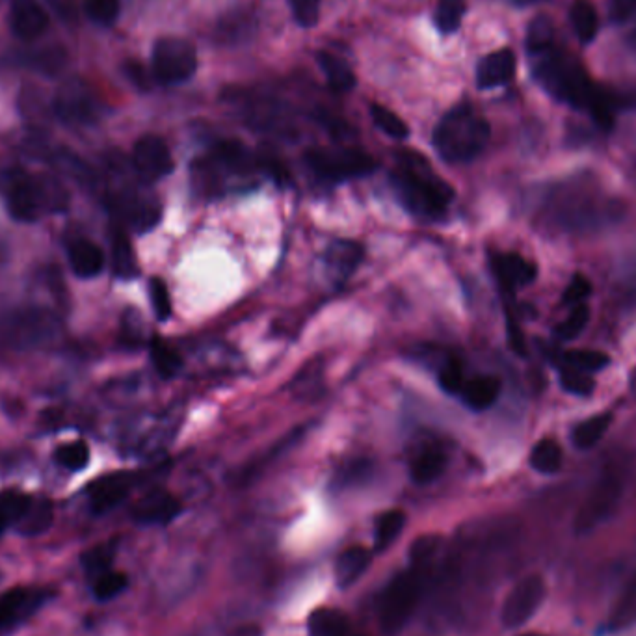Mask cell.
<instances>
[{
    "label": "cell",
    "instance_id": "obj_43",
    "mask_svg": "<svg viewBox=\"0 0 636 636\" xmlns=\"http://www.w3.org/2000/svg\"><path fill=\"white\" fill-rule=\"evenodd\" d=\"M588 320H590V307L586 304H577L571 309L570 317L566 318L562 324H558L555 333L560 339L570 341L583 333Z\"/></svg>",
    "mask_w": 636,
    "mask_h": 636
},
{
    "label": "cell",
    "instance_id": "obj_33",
    "mask_svg": "<svg viewBox=\"0 0 636 636\" xmlns=\"http://www.w3.org/2000/svg\"><path fill=\"white\" fill-rule=\"evenodd\" d=\"M30 499V495L19 490H6L0 493V534L19 523L30 504Z\"/></svg>",
    "mask_w": 636,
    "mask_h": 636
},
{
    "label": "cell",
    "instance_id": "obj_44",
    "mask_svg": "<svg viewBox=\"0 0 636 636\" xmlns=\"http://www.w3.org/2000/svg\"><path fill=\"white\" fill-rule=\"evenodd\" d=\"M121 0H86V14L97 25H112L120 15Z\"/></svg>",
    "mask_w": 636,
    "mask_h": 636
},
{
    "label": "cell",
    "instance_id": "obj_22",
    "mask_svg": "<svg viewBox=\"0 0 636 636\" xmlns=\"http://www.w3.org/2000/svg\"><path fill=\"white\" fill-rule=\"evenodd\" d=\"M54 521V506L49 499L38 497L30 499V504L25 510L19 523L15 525L21 536H41L51 529Z\"/></svg>",
    "mask_w": 636,
    "mask_h": 636
},
{
    "label": "cell",
    "instance_id": "obj_27",
    "mask_svg": "<svg viewBox=\"0 0 636 636\" xmlns=\"http://www.w3.org/2000/svg\"><path fill=\"white\" fill-rule=\"evenodd\" d=\"M112 270L120 279H133L138 274L133 244L121 229L112 235Z\"/></svg>",
    "mask_w": 636,
    "mask_h": 636
},
{
    "label": "cell",
    "instance_id": "obj_9",
    "mask_svg": "<svg viewBox=\"0 0 636 636\" xmlns=\"http://www.w3.org/2000/svg\"><path fill=\"white\" fill-rule=\"evenodd\" d=\"M547 586L538 573H530L508 592L501 610V622L506 629H519L538 612L544 603Z\"/></svg>",
    "mask_w": 636,
    "mask_h": 636
},
{
    "label": "cell",
    "instance_id": "obj_16",
    "mask_svg": "<svg viewBox=\"0 0 636 636\" xmlns=\"http://www.w3.org/2000/svg\"><path fill=\"white\" fill-rule=\"evenodd\" d=\"M133 488V478L125 473L99 478L90 486V504L95 514H105L125 501Z\"/></svg>",
    "mask_w": 636,
    "mask_h": 636
},
{
    "label": "cell",
    "instance_id": "obj_30",
    "mask_svg": "<svg viewBox=\"0 0 636 636\" xmlns=\"http://www.w3.org/2000/svg\"><path fill=\"white\" fill-rule=\"evenodd\" d=\"M562 449L555 439H540L530 452V465L542 475H555L562 467Z\"/></svg>",
    "mask_w": 636,
    "mask_h": 636
},
{
    "label": "cell",
    "instance_id": "obj_1",
    "mask_svg": "<svg viewBox=\"0 0 636 636\" xmlns=\"http://www.w3.org/2000/svg\"><path fill=\"white\" fill-rule=\"evenodd\" d=\"M490 123L469 105L452 108L434 131V147L449 164H465L477 159L490 142Z\"/></svg>",
    "mask_w": 636,
    "mask_h": 636
},
{
    "label": "cell",
    "instance_id": "obj_2",
    "mask_svg": "<svg viewBox=\"0 0 636 636\" xmlns=\"http://www.w3.org/2000/svg\"><path fill=\"white\" fill-rule=\"evenodd\" d=\"M532 60H534V67H532L534 77L547 92L558 101L588 110V106L597 93V88L594 82L588 79L581 64H577L570 56L560 53L555 47L547 53L532 56Z\"/></svg>",
    "mask_w": 636,
    "mask_h": 636
},
{
    "label": "cell",
    "instance_id": "obj_49",
    "mask_svg": "<svg viewBox=\"0 0 636 636\" xmlns=\"http://www.w3.org/2000/svg\"><path fill=\"white\" fill-rule=\"evenodd\" d=\"M609 14L614 23L636 21V0H609Z\"/></svg>",
    "mask_w": 636,
    "mask_h": 636
},
{
    "label": "cell",
    "instance_id": "obj_14",
    "mask_svg": "<svg viewBox=\"0 0 636 636\" xmlns=\"http://www.w3.org/2000/svg\"><path fill=\"white\" fill-rule=\"evenodd\" d=\"M10 23L19 40H38L49 27V15L38 0H12Z\"/></svg>",
    "mask_w": 636,
    "mask_h": 636
},
{
    "label": "cell",
    "instance_id": "obj_28",
    "mask_svg": "<svg viewBox=\"0 0 636 636\" xmlns=\"http://www.w3.org/2000/svg\"><path fill=\"white\" fill-rule=\"evenodd\" d=\"M317 60L333 92H350L356 86V75L352 73V69L346 66L343 60H339L333 54L324 53V51L317 54Z\"/></svg>",
    "mask_w": 636,
    "mask_h": 636
},
{
    "label": "cell",
    "instance_id": "obj_13",
    "mask_svg": "<svg viewBox=\"0 0 636 636\" xmlns=\"http://www.w3.org/2000/svg\"><path fill=\"white\" fill-rule=\"evenodd\" d=\"M183 512V504L170 491L153 490L134 504V521L144 525H166Z\"/></svg>",
    "mask_w": 636,
    "mask_h": 636
},
{
    "label": "cell",
    "instance_id": "obj_11",
    "mask_svg": "<svg viewBox=\"0 0 636 636\" xmlns=\"http://www.w3.org/2000/svg\"><path fill=\"white\" fill-rule=\"evenodd\" d=\"M47 599L43 588L15 586L0 596V631L25 622Z\"/></svg>",
    "mask_w": 636,
    "mask_h": 636
},
{
    "label": "cell",
    "instance_id": "obj_21",
    "mask_svg": "<svg viewBox=\"0 0 636 636\" xmlns=\"http://www.w3.org/2000/svg\"><path fill=\"white\" fill-rule=\"evenodd\" d=\"M449 464V456L438 447H424L413 456L410 475L415 484H432L438 480Z\"/></svg>",
    "mask_w": 636,
    "mask_h": 636
},
{
    "label": "cell",
    "instance_id": "obj_5",
    "mask_svg": "<svg viewBox=\"0 0 636 636\" xmlns=\"http://www.w3.org/2000/svg\"><path fill=\"white\" fill-rule=\"evenodd\" d=\"M66 203V192L60 186L30 175L15 177L8 192V207L19 222H34L43 212L62 211Z\"/></svg>",
    "mask_w": 636,
    "mask_h": 636
},
{
    "label": "cell",
    "instance_id": "obj_32",
    "mask_svg": "<svg viewBox=\"0 0 636 636\" xmlns=\"http://www.w3.org/2000/svg\"><path fill=\"white\" fill-rule=\"evenodd\" d=\"M555 47V27L545 15H538L530 21L527 30V51L530 56L547 53Z\"/></svg>",
    "mask_w": 636,
    "mask_h": 636
},
{
    "label": "cell",
    "instance_id": "obj_25",
    "mask_svg": "<svg viewBox=\"0 0 636 636\" xmlns=\"http://www.w3.org/2000/svg\"><path fill=\"white\" fill-rule=\"evenodd\" d=\"M307 631L309 636H348L350 620L343 610L322 607L311 612Z\"/></svg>",
    "mask_w": 636,
    "mask_h": 636
},
{
    "label": "cell",
    "instance_id": "obj_26",
    "mask_svg": "<svg viewBox=\"0 0 636 636\" xmlns=\"http://www.w3.org/2000/svg\"><path fill=\"white\" fill-rule=\"evenodd\" d=\"M570 23L575 38L583 45L596 40L599 32V15L592 2L575 0L570 8Z\"/></svg>",
    "mask_w": 636,
    "mask_h": 636
},
{
    "label": "cell",
    "instance_id": "obj_34",
    "mask_svg": "<svg viewBox=\"0 0 636 636\" xmlns=\"http://www.w3.org/2000/svg\"><path fill=\"white\" fill-rule=\"evenodd\" d=\"M116 553H118V540L114 538V540H108V542H103V544L95 545L92 549H88L80 558V564L90 575L97 577V575L110 570V566H112V562L116 558Z\"/></svg>",
    "mask_w": 636,
    "mask_h": 636
},
{
    "label": "cell",
    "instance_id": "obj_50",
    "mask_svg": "<svg viewBox=\"0 0 636 636\" xmlns=\"http://www.w3.org/2000/svg\"><path fill=\"white\" fill-rule=\"evenodd\" d=\"M127 75H129L136 84L146 86V73H144L142 66H138V64H129V66H127Z\"/></svg>",
    "mask_w": 636,
    "mask_h": 636
},
{
    "label": "cell",
    "instance_id": "obj_8",
    "mask_svg": "<svg viewBox=\"0 0 636 636\" xmlns=\"http://www.w3.org/2000/svg\"><path fill=\"white\" fill-rule=\"evenodd\" d=\"M153 77L164 86L181 84L198 71V53L190 41L183 38H162L153 49Z\"/></svg>",
    "mask_w": 636,
    "mask_h": 636
},
{
    "label": "cell",
    "instance_id": "obj_47",
    "mask_svg": "<svg viewBox=\"0 0 636 636\" xmlns=\"http://www.w3.org/2000/svg\"><path fill=\"white\" fill-rule=\"evenodd\" d=\"M291 4L300 27L311 28L317 25L320 17V0H291Z\"/></svg>",
    "mask_w": 636,
    "mask_h": 636
},
{
    "label": "cell",
    "instance_id": "obj_23",
    "mask_svg": "<svg viewBox=\"0 0 636 636\" xmlns=\"http://www.w3.org/2000/svg\"><path fill=\"white\" fill-rule=\"evenodd\" d=\"M501 393V380L497 376H475L465 382L462 398L471 410H488Z\"/></svg>",
    "mask_w": 636,
    "mask_h": 636
},
{
    "label": "cell",
    "instance_id": "obj_15",
    "mask_svg": "<svg viewBox=\"0 0 636 636\" xmlns=\"http://www.w3.org/2000/svg\"><path fill=\"white\" fill-rule=\"evenodd\" d=\"M516 54L510 49H499L484 56L477 67V86L480 90H493L508 84L516 77Z\"/></svg>",
    "mask_w": 636,
    "mask_h": 636
},
{
    "label": "cell",
    "instance_id": "obj_54",
    "mask_svg": "<svg viewBox=\"0 0 636 636\" xmlns=\"http://www.w3.org/2000/svg\"><path fill=\"white\" fill-rule=\"evenodd\" d=\"M356 636H363V635H356Z\"/></svg>",
    "mask_w": 636,
    "mask_h": 636
},
{
    "label": "cell",
    "instance_id": "obj_10",
    "mask_svg": "<svg viewBox=\"0 0 636 636\" xmlns=\"http://www.w3.org/2000/svg\"><path fill=\"white\" fill-rule=\"evenodd\" d=\"M133 166L136 173L146 181L155 183L164 179L166 175L173 172V159L170 147L166 142L155 136L146 134L142 136L133 149Z\"/></svg>",
    "mask_w": 636,
    "mask_h": 636
},
{
    "label": "cell",
    "instance_id": "obj_29",
    "mask_svg": "<svg viewBox=\"0 0 636 636\" xmlns=\"http://www.w3.org/2000/svg\"><path fill=\"white\" fill-rule=\"evenodd\" d=\"M406 527V514L402 510H389L378 517L376 532H374V549L384 553L397 542Z\"/></svg>",
    "mask_w": 636,
    "mask_h": 636
},
{
    "label": "cell",
    "instance_id": "obj_38",
    "mask_svg": "<svg viewBox=\"0 0 636 636\" xmlns=\"http://www.w3.org/2000/svg\"><path fill=\"white\" fill-rule=\"evenodd\" d=\"M464 14V0H439L438 10H436V27L443 34H452L462 25Z\"/></svg>",
    "mask_w": 636,
    "mask_h": 636
},
{
    "label": "cell",
    "instance_id": "obj_41",
    "mask_svg": "<svg viewBox=\"0 0 636 636\" xmlns=\"http://www.w3.org/2000/svg\"><path fill=\"white\" fill-rule=\"evenodd\" d=\"M441 538L438 534L419 536L410 547V562L413 568H424L432 558L438 555Z\"/></svg>",
    "mask_w": 636,
    "mask_h": 636
},
{
    "label": "cell",
    "instance_id": "obj_52",
    "mask_svg": "<svg viewBox=\"0 0 636 636\" xmlns=\"http://www.w3.org/2000/svg\"><path fill=\"white\" fill-rule=\"evenodd\" d=\"M629 385H631V391H633V395L636 397V367L631 372V376H629Z\"/></svg>",
    "mask_w": 636,
    "mask_h": 636
},
{
    "label": "cell",
    "instance_id": "obj_42",
    "mask_svg": "<svg viewBox=\"0 0 636 636\" xmlns=\"http://www.w3.org/2000/svg\"><path fill=\"white\" fill-rule=\"evenodd\" d=\"M439 387L449 395H460L464 389L465 378L462 363L458 359H449L439 369Z\"/></svg>",
    "mask_w": 636,
    "mask_h": 636
},
{
    "label": "cell",
    "instance_id": "obj_4",
    "mask_svg": "<svg viewBox=\"0 0 636 636\" xmlns=\"http://www.w3.org/2000/svg\"><path fill=\"white\" fill-rule=\"evenodd\" d=\"M423 577L417 570L398 573L378 601V623L385 635H397L421 603Z\"/></svg>",
    "mask_w": 636,
    "mask_h": 636
},
{
    "label": "cell",
    "instance_id": "obj_19",
    "mask_svg": "<svg viewBox=\"0 0 636 636\" xmlns=\"http://www.w3.org/2000/svg\"><path fill=\"white\" fill-rule=\"evenodd\" d=\"M372 553L356 545L345 549L335 560V579L341 588H350L371 568Z\"/></svg>",
    "mask_w": 636,
    "mask_h": 636
},
{
    "label": "cell",
    "instance_id": "obj_3",
    "mask_svg": "<svg viewBox=\"0 0 636 636\" xmlns=\"http://www.w3.org/2000/svg\"><path fill=\"white\" fill-rule=\"evenodd\" d=\"M391 183L400 203L415 216L421 218H439L451 205V186L443 183L439 177L424 168L404 160V164L393 173Z\"/></svg>",
    "mask_w": 636,
    "mask_h": 636
},
{
    "label": "cell",
    "instance_id": "obj_17",
    "mask_svg": "<svg viewBox=\"0 0 636 636\" xmlns=\"http://www.w3.org/2000/svg\"><path fill=\"white\" fill-rule=\"evenodd\" d=\"M493 270L506 291H516L536 279V266L519 253H503L493 259Z\"/></svg>",
    "mask_w": 636,
    "mask_h": 636
},
{
    "label": "cell",
    "instance_id": "obj_48",
    "mask_svg": "<svg viewBox=\"0 0 636 636\" xmlns=\"http://www.w3.org/2000/svg\"><path fill=\"white\" fill-rule=\"evenodd\" d=\"M592 294V283L590 279L584 278L583 274H575L568 285V289L564 292V302L566 304L577 305L584 304V300Z\"/></svg>",
    "mask_w": 636,
    "mask_h": 636
},
{
    "label": "cell",
    "instance_id": "obj_6",
    "mask_svg": "<svg viewBox=\"0 0 636 636\" xmlns=\"http://www.w3.org/2000/svg\"><path fill=\"white\" fill-rule=\"evenodd\" d=\"M307 166L320 179L330 183H343L365 177L376 170V160L359 149H311L305 153Z\"/></svg>",
    "mask_w": 636,
    "mask_h": 636
},
{
    "label": "cell",
    "instance_id": "obj_45",
    "mask_svg": "<svg viewBox=\"0 0 636 636\" xmlns=\"http://www.w3.org/2000/svg\"><path fill=\"white\" fill-rule=\"evenodd\" d=\"M149 298L153 304V311L159 320H168L172 315V296L168 291V285L160 278L149 281Z\"/></svg>",
    "mask_w": 636,
    "mask_h": 636
},
{
    "label": "cell",
    "instance_id": "obj_35",
    "mask_svg": "<svg viewBox=\"0 0 636 636\" xmlns=\"http://www.w3.org/2000/svg\"><path fill=\"white\" fill-rule=\"evenodd\" d=\"M151 359H153V365L162 378H173L183 367V361L179 358V354L159 337H155L151 341Z\"/></svg>",
    "mask_w": 636,
    "mask_h": 636
},
{
    "label": "cell",
    "instance_id": "obj_46",
    "mask_svg": "<svg viewBox=\"0 0 636 636\" xmlns=\"http://www.w3.org/2000/svg\"><path fill=\"white\" fill-rule=\"evenodd\" d=\"M560 384L573 395H590L596 389V382L594 378H590L588 372L577 371L571 367L560 374Z\"/></svg>",
    "mask_w": 636,
    "mask_h": 636
},
{
    "label": "cell",
    "instance_id": "obj_51",
    "mask_svg": "<svg viewBox=\"0 0 636 636\" xmlns=\"http://www.w3.org/2000/svg\"><path fill=\"white\" fill-rule=\"evenodd\" d=\"M233 636H263V631H261V627L259 625H253V623H248V625H242L239 627Z\"/></svg>",
    "mask_w": 636,
    "mask_h": 636
},
{
    "label": "cell",
    "instance_id": "obj_37",
    "mask_svg": "<svg viewBox=\"0 0 636 636\" xmlns=\"http://www.w3.org/2000/svg\"><path fill=\"white\" fill-rule=\"evenodd\" d=\"M564 363L583 372L603 371L605 367H609L610 358L605 352L599 350H571L564 354Z\"/></svg>",
    "mask_w": 636,
    "mask_h": 636
},
{
    "label": "cell",
    "instance_id": "obj_36",
    "mask_svg": "<svg viewBox=\"0 0 636 636\" xmlns=\"http://www.w3.org/2000/svg\"><path fill=\"white\" fill-rule=\"evenodd\" d=\"M371 116L374 125L384 131L389 138H395V140H406L410 136V129L404 121L398 118L397 114L389 108H385L382 105L371 106Z\"/></svg>",
    "mask_w": 636,
    "mask_h": 636
},
{
    "label": "cell",
    "instance_id": "obj_53",
    "mask_svg": "<svg viewBox=\"0 0 636 636\" xmlns=\"http://www.w3.org/2000/svg\"><path fill=\"white\" fill-rule=\"evenodd\" d=\"M519 636H544V635H540V633H525V635H519Z\"/></svg>",
    "mask_w": 636,
    "mask_h": 636
},
{
    "label": "cell",
    "instance_id": "obj_20",
    "mask_svg": "<svg viewBox=\"0 0 636 636\" xmlns=\"http://www.w3.org/2000/svg\"><path fill=\"white\" fill-rule=\"evenodd\" d=\"M69 265L79 278H95L105 266V255L92 240H75L69 248Z\"/></svg>",
    "mask_w": 636,
    "mask_h": 636
},
{
    "label": "cell",
    "instance_id": "obj_40",
    "mask_svg": "<svg viewBox=\"0 0 636 636\" xmlns=\"http://www.w3.org/2000/svg\"><path fill=\"white\" fill-rule=\"evenodd\" d=\"M56 462L69 471H82L90 462V447L84 441H73L56 451Z\"/></svg>",
    "mask_w": 636,
    "mask_h": 636
},
{
    "label": "cell",
    "instance_id": "obj_39",
    "mask_svg": "<svg viewBox=\"0 0 636 636\" xmlns=\"http://www.w3.org/2000/svg\"><path fill=\"white\" fill-rule=\"evenodd\" d=\"M127 586H129V579L123 571L108 570L95 577L93 596L97 597L99 601H108V599L120 596Z\"/></svg>",
    "mask_w": 636,
    "mask_h": 636
},
{
    "label": "cell",
    "instance_id": "obj_7",
    "mask_svg": "<svg viewBox=\"0 0 636 636\" xmlns=\"http://www.w3.org/2000/svg\"><path fill=\"white\" fill-rule=\"evenodd\" d=\"M623 482L616 473H605L599 478L596 486L588 493L583 504L577 510V516L573 519V530L579 536H586L601 527L609 519L622 499Z\"/></svg>",
    "mask_w": 636,
    "mask_h": 636
},
{
    "label": "cell",
    "instance_id": "obj_12",
    "mask_svg": "<svg viewBox=\"0 0 636 636\" xmlns=\"http://www.w3.org/2000/svg\"><path fill=\"white\" fill-rule=\"evenodd\" d=\"M95 110L97 103L92 90L79 79L66 82L56 95V112L71 123H88L95 118Z\"/></svg>",
    "mask_w": 636,
    "mask_h": 636
},
{
    "label": "cell",
    "instance_id": "obj_24",
    "mask_svg": "<svg viewBox=\"0 0 636 636\" xmlns=\"http://www.w3.org/2000/svg\"><path fill=\"white\" fill-rule=\"evenodd\" d=\"M636 623V571L623 586L622 594L610 610L607 629L610 633H620Z\"/></svg>",
    "mask_w": 636,
    "mask_h": 636
},
{
    "label": "cell",
    "instance_id": "obj_31",
    "mask_svg": "<svg viewBox=\"0 0 636 636\" xmlns=\"http://www.w3.org/2000/svg\"><path fill=\"white\" fill-rule=\"evenodd\" d=\"M612 423V415L610 413H599L590 419H586L583 424H579L573 432V445L581 451H588L592 447H596L601 438L605 436V432L609 430Z\"/></svg>",
    "mask_w": 636,
    "mask_h": 636
},
{
    "label": "cell",
    "instance_id": "obj_18",
    "mask_svg": "<svg viewBox=\"0 0 636 636\" xmlns=\"http://www.w3.org/2000/svg\"><path fill=\"white\" fill-rule=\"evenodd\" d=\"M363 261V248L352 240H337L324 253V265L333 278L346 279Z\"/></svg>",
    "mask_w": 636,
    "mask_h": 636
}]
</instances>
